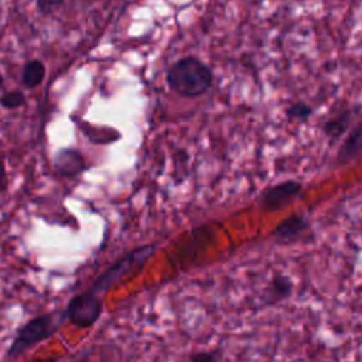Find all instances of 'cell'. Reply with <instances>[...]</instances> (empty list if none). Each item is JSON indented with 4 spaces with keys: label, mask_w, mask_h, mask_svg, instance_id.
<instances>
[{
    "label": "cell",
    "mask_w": 362,
    "mask_h": 362,
    "mask_svg": "<svg viewBox=\"0 0 362 362\" xmlns=\"http://www.w3.org/2000/svg\"><path fill=\"white\" fill-rule=\"evenodd\" d=\"M214 74L211 68L194 55H187L175 61L165 74L167 85L184 98L204 95L212 86Z\"/></svg>",
    "instance_id": "cell-1"
},
{
    "label": "cell",
    "mask_w": 362,
    "mask_h": 362,
    "mask_svg": "<svg viewBox=\"0 0 362 362\" xmlns=\"http://www.w3.org/2000/svg\"><path fill=\"white\" fill-rule=\"evenodd\" d=\"M65 321L64 310H55L33 317L16 331V335L6 351L7 359H16L37 344L47 341L59 331Z\"/></svg>",
    "instance_id": "cell-2"
},
{
    "label": "cell",
    "mask_w": 362,
    "mask_h": 362,
    "mask_svg": "<svg viewBox=\"0 0 362 362\" xmlns=\"http://www.w3.org/2000/svg\"><path fill=\"white\" fill-rule=\"evenodd\" d=\"M158 249L157 243H146L137 246L122 257H119L113 264H110L88 288V291L99 298H102L113 286L120 283L123 277L140 272L144 264L153 257L156 250Z\"/></svg>",
    "instance_id": "cell-3"
},
{
    "label": "cell",
    "mask_w": 362,
    "mask_h": 362,
    "mask_svg": "<svg viewBox=\"0 0 362 362\" xmlns=\"http://www.w3.org/2000/svg\"><path fill=\"white\" fill-rule=\"evenodd\" d=\"M102 298L90 294L88 290L72 296L64 308L65 318L78 328L92 327L102 315Z\"/></svg>",
    "instance_id": "cell-4"
},
{
    "label": "cell",
    "mask_w": 362,
    "mask_h": 362,
    "mask_svg": "<svg viewBox=\"0 0 362 362\" xmlns=\"http://www.w3.org/2000/svg\"><path fill=\"white\" fill-rule=\"evenodd\" d=\"M303 192L300 181L287 180L267 187L260 195V208L266 212H277L291 204Z\"/></svg>",
    "instance_id": "cell-5"
},
{
    "label": "cell",
    "mask_w": 362,
    "mask_h": 362,
    "mask_svg": "<svg viewBox=\"0 0 362 362\" xmlns=\"http://www.w3.org/2000/svg\"><path fill=\"white\" fill-rule=\"evenodd\" d=\"M311 228L310 218L305 214H291L273 229L272 238L277 243H290L293 240H297L304 233H307Z\"/></svg>",
    "instance_id": "cell-6"
},
{
    "label": "cell",
    "mask_w": 362,
    "mask_h": 362,
    "mask_svg": "<svg viewBox=\"0 0 362 362\" xmlns=\"http://www.w3.org/2000/svg\"><path fill=\"white\" fill-rule=\"evenodd\" d=\"M52 165L55 174L61 178H75L88 168V164L81 151L71 147L58 150L54 156Z\"/></svg>",
    "instance_id": "cell-7"
},
{
    "label": "cell",
    "mask_w": 362,
    "mask_h": 362,
    "mask_svg": "<svg viewBox=\"0 0 362 362\" xmlns=\"http://www.w3.org/2000/svg\"><path fill=\"white\" fill-rule=\"evenodd\" d=\"M361 147H362V124L356 123L348 133L344 143L341 144L335 158V164L345 165L356 160L361 154Z\"/></svg>",
    "instance_id": "cell-8"
},
{
    "label": "cell",
    "mask_w": 362,
    "mask_h": 362,
    "mask_svg": "<svg viewBox=\"0 0 362 362\" xmlns=\"http://www.w3.org/2000/svg\"><path fill=\"white\" fill-rule=\"evenodd\" d=\"M293 280L290 276L277 273L272 277L270 283L266 286L263 291V301L266 304H277L280 301L287 300L293 294Z\"/></svg>",
    "instance_id": "cell-9"
},
{
    "label": "cell",
    "mask_w": 362,
    "mask_h": 362,
    "mask_svg": "<svg viewBox=\"0 0 362 362\" xmlns=\"http://www.w3.org/2000/svg\"><path fill=\"white\" fill-rule=\"evenodd\" d=\"M351 119H352V112L351 110H345V112H341L339 115H337L335 117L332 119H328L324 124H322V132L324 134L335 141L338 140L341 136H344L348 129H349V124H351Z\"/></svg>",
    "instance_id": "cell-10"
},
{
    "label": "cell",
    "mask_w": 362,
    "mask_h": 362,
    "mask_svg": "<svg viewBox=\"0 0 362 362\" xmlns=\"http://www.w3.org/2000/svg\"><path fill=\"white\" fill-rule=\"evenodd\" d=\"M45 78V65L41 59H30L24 64L21 72V82L25 88L34 89L42 83Z\"/></svg>",
    "instance_id": "cell-11"
},
{
    "label": "cell",
    "mask_w": 362,
    "mask_h": 362,
    "mask_svg": "<svg viewBox=\"0 0 362 362\" xmlns=\"http://www.w3.org/2000/svg\"><path fill=\"white\" fill-rule=\"evenodd\" d=\"M25 103H27L25 95L18 89H11L8 92H4L0 96V106L7 110H14V109L23 107V106H25Z\"/></svg>",
    "instance_id": "cell-12"
},
{
    "label": "cell",
    "mask_w": 362,
    "mask_h": 362,
    "mask_svg": "<svg viewBox=\"0 0 362 362\" xmlns=\"http://www.w3.org/2000/svg\"><path fill=\"white\" fill-rule=\"evenodd\" d=\"M286 115L290 120H297V122L304 123L313 115V107L310 105H307L305 102H296V103H291L286 109Z\"/></svg>",
    "instance_id": "cell-13"
},
{
    "label": "cell",
    "mask_w": 362,
    "mask_h": 362,
    "mask_svg": "<svg viewBox=\"0 0 362 362\" xmlns=\"http://www.w3.org/2000/svg\"><path fill=\"white\" fill-rule=\"evenodd\" d=\"M182 362H221L216 351H198L189 354Z\"/></svg>",
    "instance_id": "cell-14"
},
{
    "label": "cell",
    "mask_w": 362,
    "mask_h": 362,
    "mask_svg": "<svg viewBox=\"0 0 362 362\" xmlns=\"http://www.w3.org/2000/svg\"><path fill=\"white\" fill-rule=\"evenodd\" d=\"M62 4H64V0H35L37 10L44 16H49L55 13Z\"/></svg>",
    "instance_id": "cell-15"
},
{
    "label": "cell",
    "mask_w": 362,
    "mask_h": 362,
    "mask_svg": "<svg viewBox=\"0 0 362 362\" xmlns=\"http://www.w3.org/2000/svg\"><path fill=\"white\" fill-rule=\"evenodd\" d=\"M8 181H7V170L3 157L0 156V192H4L7 189Z\"/></svg>",
    "instance_id": "cell-16"
},
{
    "label": "cell",
    "mask_w": 362,
    "mask_h": 362,
    "mask_svg": "<svg viewBox=\"0 0 362 362\" xmlns=\"http://www.w3.org/2000/svg\"><path fill=\"white\" fill-rule=\"evenodd\" d=\"M72 362H89V356L86 352H82L81 355H78L75 359H72Z\"/></svg>",
    "instance_id": "cell-17"
},
{
    "label": "cell",
    "mask_w": 362,
    "mask_h": 362,
    "mask_svg": "<svg viewBox=\"0 0 362 362\" xmlns=\"http://www.w3.org/2000/svg\"><path fill=\"white\" fill-rule=\"evenodd\" d=\"M58 361H59V356H51V358L38 359V361H34V362H58Z\"/></svg>",
    "instance_id": "cell-18"
},
{
    "label": "cell",
    "mask_w": 362,
    "mask_h": 362,
    "mask_svg": "<svg viewBox=\"0 0 362 362\" xmlns=\"http://www.w3.org/2000/svg\"><path fill=\"white\" fill-rule=\"evenodd\" d=\"M3 82H4V79H3V75H1V72H0V89L3 88Z\"/></svg>",
    "instance_id": "cell-19"
}]
</instances>
